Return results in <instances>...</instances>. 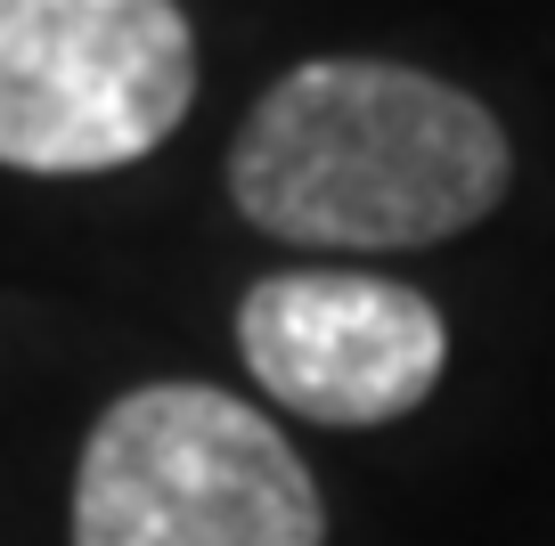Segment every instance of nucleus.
Segmentation results:
<instances>
[{"instance_id":"3","label":"nucleus","mask_w":555,"mask_h":546,"mask_svg":"<svg viewBox=\"0 0 555 546\" xmlns=\"http://www.w3.org/2000/svg\"><path fill=\"white\" fill-rule=\"evenodd\" d=\"M189 106L196 34L180 0H0V171H122Z\"/></svg>"},{"instance_id":"2","label":"nucleus","mask_w":555,"mask_h":546,"mask_svg":"<svg viewBox=\"0 0 555 546\" xmlns=\"http://www.w3.org/2000/svg\"><path fill=\"white\" fill-rule=\"evenodd\" d=\"M74 546H327V497L221 384H139L74 457Z\"/></svg>"},{"instance_id":"4","label":"nucleus","mask_w":555,"mask_h":546,"mask_svg":"<svg viewBox=\"0 0 555 546\" xmlns=\"http://www.w3.org/2000/svg\"><path fill=\"white\" fill-rule=\"evenodd\" d=\"M237 359L286 416L367 432L434 400L450 326L416 286L376 270H270L237 302Z\"/></svg>"},{"instance_id":"1","label":"nucleus","mask_w":555,"mask_h":546,"mask_svg":"<svg viewBox=\"0 0 555 546\" xmlns=\"http://www.w3.org/2000/svg\"><path fill=\"white\" fill-rule=\"evenodd\" d=\"M515 147L474 90L400 57H302L229 139V205L286 245L409 253L506 205Z\"/></svg>"}]
</instances>
